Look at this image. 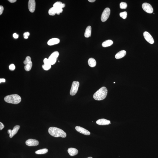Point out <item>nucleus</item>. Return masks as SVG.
Returning <instances> with one entry per match:
<instances>
[{"mask_svg":"<svg viewBox=\"0 0 158 158\" xmlns=\"http://www.w3.org/2000/svg\"><path fill=\"white\" fill-rule=\"evenodd\" d=\"M48 131L49 134L55 137H61L62 138H65L67 136L66 133L64 131L57 127H51L49 128Z\"/></svg>","mask_w":158,"mask_h":158,"instance_id":"f257e3e1","label":"nucleus"},{"mask_svg":"<svg viewBox=\"0 0 158 158\" xmlns=\"http://www.w3.org/2000/svg\"><path fill=\"white\" fill-rule=\"evenodd\" d=\"M108 94V90L105 87H102L95 93L93 97L97 101H101L104 99Z\"/></svg>","mask_w":158,"mask_h":158,"instance_id":"f03ea898","label":"nucleus"},{"mask_svg":"<svg viewBox=\"0 0 158 158\" xmlns=\"http://www.w3.org/2000/svg\"><path fill=\"white\" fill-rule=\"evenodd\" d=\"M4 100L7 103L17 104L21 102V98L19 95L14 94L6 96Z\"/></svg>","mask_w":158,"mask_h":158,"instance_id":"7ed1b4c3","label":"nucleus"},{"mask_svg":"<svg viewBox=\"0 0 158 158\" xmlns=\"http://www.w3.org/2000/svg\"><path fill=\"white\" fill-rule=\"evenodd\" d=\"M79 85V82L73 81V82L70 92L71 96H73L76 94L78 91Z\"/></svg>","mask_w":158,"mask_h":158,"instance_id":"20e7f679","label":"nucleus"},{"mask_svg":"<svg viewBox=\"0 0 158 158\" xmlns=\"http://www.w3.org/2000/svg\"><path fill=\"white\" fill-rule=\"evenodd\" d=\"M24 63L25 65L24 69L27 72L30 71L32 68V65L31 57L29 56L27 57L24 61Z\"/></svg>","mask_w":158,"mask_h":158,"instance_id":"39448f33","label":"nucleus"},{"mask_svg":"<svg viewBox=\"0 0 158 158\" xmlns=\"http://www.w3.org/2000/svg\"><path fill=\"white\" fill-rule=\"evenodd\" d=\"M59 55L58 52L56 51L53 53L49 57L48 59L51 65L55 64L56 63L57 60Z\"/></svg>","mask_w":158,"mask_h":158,"instance_id":"423d86ee","label":"nucleus"},{"mask_svg":"<svg viewBox=\"0 0 158 158\" xmlns=\"http://www.w3.org/2000/svg\"><path fill=\"white\" fill-rule=\"evenodd\" d=\"M110 13V10L109 8H106L103 11L101 19L102 22H105L108 20L109 16Z\"/></svg>","mask_w":158,"mask_h":158,"instance_id":"0eeeda50","label":"nucleus"},{"mask_svg":"<svg viewBox=\"0 0 158 158\" xmlns=\"http://www.w3.org/2000/svg\"><path fill=\"white\" fill-rule=\"evenodd\" d=\"M142 8L145 11L149 14H151L154 11L152 7L149 3H143L142 5Z\"/></svg>","mask_w":158,"mask_h":158,"instance_id":"6e6552de","label":"nucleus"},{"mask_svg":"<svg viewBox=\"0 0 158 158\" xmlns=\"http://www.w3.org/2000/svg\"><path fill=\"white\" fill-rule=\"evenodd\" d=\"M143 35L145 39L148 43L150 44H154V38L149 32L147 31H145L143 33Z\"/></svg>","mask_w":158,"mask_h":158,"instance_id":"1a4fd4ad","label":"nucleus"},{"mask_svg":"<svg viewBox=\"0 0 158 158\" xmlns=\"http://www.w3.org/2000/svg\"><path fill=\"white\" fill-rule=\"evenodd\" d=\"M36 2L35 0H30L28 4L29 10L31 13L34 12L36 9Z\"/></svg>","mask_w":158,"mask_h":158,"instance_id":"9d476101","label":"nucleus"},{"mask_svg":"<svg viewBox=\"0 0 158 158\" xmlns=\"http://www.w3.org/2000/svg\"><path fill=\"white\" fill-rule=\"evenodd\" d=\"M39 142L36 140L29 139L26 141V144L29 146H35L39 144Z\"/></svg>","mask_w":158,"mask_h":158,"instance_id":"9b49d317","label":"nucleus"},{"mask_svg":"<svg viewBox=\"0 0 158 158\" xmlns=\"http://www.w3.org/2000/svg\"><path fill=\"white\" fill-rule=\"evenodd\" d=\"M75 129L78 132L84 135H89L90 134V132L89 131L83 128V127H80V126H76Z\"/></svg>","mask_w":158,"mask_h":158,"instance_id":"f8f14e48","label":"nucleus"},{"mask_svg":"<svg viewBox=\"0 0 158 158\" xmlns=\"http://www.w3.org/2000/svg\"><path fill=\"white\" fill-rule=\"evenodd\" d=\"M96 123L97 125H108L111 123L110 121L104 119H98L96 121Z\"/></svg>","mask_w":158,"mask_h":158,"instance_id":"ddd939ff","label":"nucleus"},{"mask_svg":"<svg viewBox=\"0 0 158 158\" xmlns=\"http://www.w3.org/2000/svg\"><path fill=\"white\" fill-rule=\"evenodd\" d=\"M60 40L57 38H53L49 40L48 42V44L49 46L55 45L60 43Z\"/></svg>","mask_w":158,"mask_h":158,"instance_id":"4468645a","label":"nucleus"},{"mask_svg":"<svg viewBox=\"0 0 158 158\" xmlns=\"http://www.w3.org/2000/svg\"><path fill=\"white\" fill-rule=\"evenodd\" d=\"M126 54V52L125 50H122L118 53L115 55V58L117 59H119L124 57Z\"/></svg>","mask_w":158,"mask_h":158,"instance_id":"2eb2a0df","label":"nucleus"},{"mask_svg":"<svg viewBox=\"0 0 158 158\" xmlns=\"http://www.w3.org/2000/svg\"><path fill=\"white\" fill-rule=\"evenodd\" d=\"M68 152L71 156H73L77 155L78 153L77 150L74 148H69L68 150Z\"/></svg>","mask_w":158,"mask_h":158,"instance_id":"dca6fc26","label":"nucleus"},{"mask_svg":"<svg viewBox=\"0 0 158 158\" xmlns=\"http://www.w3.org/2000/svg\"><path fill=\"white\" fill-rule=\"evenodd\" d=\"M20 128V126L18 125H16L14 126L13 130H12L11 133L9 134V137L10 138H12L14 135L16 134Z\"/></svg>","mask_w":158,"mask_h":158,"instance_id":"f3484780","label":"nucleus"},{"mask_svg":"<svg viewBox=\"0 0 158 158\" xmlns=\"http://www.w3.org/2000/svg\"><path fill=\"white\" fill-rule=\"evenodd\" d=\"M91 27L90 26H88L85 29V32L84 33V36L85 38H89L91 36Z\"/></svg>","mask_w":158,"mask_h":158,"instance_id":"a211bd4d","label":"nucleus"},{"mask_svg":"<svg viewBox=\"0 0 158 158\" xmlns=\"http://www.w3.org/2000/svg\"><path fill=\"white\" fill-rule=\"evenodd\" d=\"M88 63L90 67H93L96 66V60L94 59L91 58H89L88 61Z\"/></svg>","mask_w":158,"mask_h":158,"instance_id":"6ab92c4d","label":"nucleus"},{"mask_svg":"<svg viewBox=\"0 0 158 158\" xmlns=\"http://www.w3.org/2000/svg\"><path fill=\"white\" fill-rule=\"evenodd\" d=\"M113 42L111 40H108L105 41L102 44V46L106 48L110 46L113 44Z\"/></svg>","mask_w":158,"mask_h":158,"instance_id":"aec40b11","label":"nucleus"},{"mask_svg":"<svg viewBox=\"0 0 158 158\" xmlns=\"http://www.w3.org/2000/svg\"><path fill=\"white\" fill-rule=\"evenodd\" d=\"M65 4L62 3L60 2H55L53 5V7L57 8H65Z\"/></svg>","mask_w":158,"mask_h":158,"instance_id":"412c9836","label":"nucleus"},{"mask_svg":"<svg viewBox=\"0 0 158 158\" xmlns=\"http://www.w3.org/2000/svg\"><path fill=\"white\" fill-rule=\"evenodd\" d=\"M57 8L54 7L51 8L49 11V14L51 16H54L57 13Z\"/></svg>","mask_w":158,"mask_h":158,"instance_id":"4be33fe9","label":"nucleus"},{"mask_svg":"<svg viewBox=\"0 0 158 158\" xmlns=\"http://www.w3.org/2000/svg\"><path fill=\"white\" fill-rule=\"evenodd\" d=\"M48 151V150L46 148L39 150L36 151L35 153L37 154H46Z\"/></svg>","mask_w":158,"mask_h":158,"instance_id":"5701e85b","label":"nucleus"},{"mask_svg":"<svg viewBox=\"0 0 158 158\" xmlns=\"http://www.w3.org/2000/svg\"><path fill=\"white\" fill-rule=\"evenodd\" d=\"M43 69L46 71H48L51 68V65L50 64H44L42 66Z\"/></svg>","mask_w":158,"mask_h":158,"instance_id":"b1692460","label":"nucleus"},{"mask_svg":"<svg viewBox=\"0 0 158 158\" xmlns=\"http://www.w3.org/2000/svg\"><path fill=\"white\" fill-rule=\"evenodd\" d=\"M127 7V4L126 2H122L120 4V8L121 9H126Z\"/></svg>","mask_w":158,"mask_h":158,"instance_id":"393cba45","label":"nucleus"},{"mask_svg":"<svg viewBox=\"0 0 158 158\" xmlns=\"http://www.w3.org/2000/svg\"><path fill=\"white\" fill-rule=\"evenodd\" d=\"M119 15L123 19H126L127 17V13L126 12H121L119 14Z\"/></svg>","mask_w":158,"mask_h":158,"instance_id":"a878e982","label":"nucleus"},{"mask_svg":"<svg viewBox=\"0 0 158 158\" xmlns=\"http://www.w3.org/2000/svg\"><path fill=\"white\" fill-rule=\"evenodd\" d=\"M15 68L16 67L15 65L13 64H11L9 66V69L12 71L14 70L15 69Z\"/></svg>","mask_w":158,"mask_h":158,"instance_id":"bb28decb","label":"nucleus"},{"mask_svg":"<svg viewBox=\"0 0 158 158\" xmlns=\"http://www.w3.org/2000/svg\"><path fill=\"white\" fill-rule=\"evenodd\" d=\"M43 62H44V64H50L49 59L47 58H45L44 59V60H43Z\"/></svg>","mask_w":158,"mask_h":158,"instance_id":"cd10ccee","label":"nucleus"},{"mask_svg":"<svg viewBox=\"0 0 158 158\" xmlns=\"http://www.w3.org/2000/svg\"><path fill=\"white\" fill-rule=\"evenodd\" d=\"M4 9V7L2 6H0V15H1L3 13Z\"/></svg>","mask_w":158,"mask_h":158,"instance_id":"c85d7f7f","label":"nucleus"},{"mask_svg":"<svg viewBox=\"0 0 158 158\" xmlns=\"http://www.w3.org/2000/svg\"><path fill=\"white\" fill-rule=\"evenodd\" d=\"M13 37L14 38L17 39V38H18L19 35H18L16 33H15L13 34Z\"/></svg>","mask_w":158,"mask_h":158,"instance_id":"c756f323","label":"nucleus"},{"mask_svg":"<svg viewBox=\"0 0 158 158\" xmlns=\"http://www.w3.org/2000/svg\"><path fill=\"white\" fill-rule=\"evenodd\" d=\"M4 125L1 122H0V130H2L4 128Z\"/></svg>","mask_w":158,"mask_h":158,"instance_id":"7c9ffc66","label":"nucleus"},{"mask_svg":"<svg viewBox=\"0 0 158 158\" xmlns=\"http://www.w3.org/2000/svg\"><path fill=\"white\" fill-rule=\"evenodd\" d=\"M24 36H28L30 35V33L29 32H25L23 34Z\"/></svg>","mask_w":158,"mask_h":158,"instance_id":"2f4dec72","label":"nucleus"},{"mask_svg":"<svg viewBox=\"0 0 158 158\" xmlns=\"http://www.w3.org/2000/svg\"><path fill=\"white\" fill-rule=\"evenodd\" d=\"M5 79H0V83L2 82H5Z\"/></svg>","mask_w":158,"mask_h":158,"instance_id":"473e14b6","label":"nucleus"},{"mask_svg":"<svg viewBox=\"0 0 158 158\" xmlns=\"http://www.w3.org/2000/svg\"><path fill=\"white\" fill-rule=\"evenodd\" d=\"M8 1L12 3H14L16 2V0H9Z\"/></svg>","mask_w":158,"mask_h":158,"instance_id":"72a5a7b5","label":"nucleus"},{"mask_svg":"<svg viewBox=\"0 0 158 158\" xmlns=\"http://www.w3.org/2000/svg\"><path fill=\"white\" fill-rule=\"evenodd\" d=\"M12 131V130H8V133L9 134H10L11 133Z\"/></svg>","mask_w":158,"mask_h":158,"instance_id":"f704fd0d","label":"nucleus"},{"mask_svg":"<svg viewBox=\"0 0 158 158\" xmlns=\"http://www.w3.org/2000/svg\"><path fill=\"white\" fill-rule=\"evenodd\" d=\"M88 1L90 2H94L96 0H89Z\"/></svg>","mask_w":158,"mask_h":158,"instance_id":"c9c22d12","label":"nucleus"},{"mask_svg":"<svg viewBox=\"0 0 158 158\" xmlns=\"http://www.w3.org/2000/svg\"><path fill=\"white\" fill-rule=\"evenodd\" d=\"M24 38H25L26 39H27L28 38V37L27 36H24Z\"/></svg>","mask_w":158,"mask_h":158,"instance_id":"e433bc0d","label":"nucleus"},{"mask_svg":"<svg viewBox=\"0 0 158 158\" xmlns=\"http://www.w3.org/2000/svg\"><path fill=\"white\" fill-rule=\"evenodd\" d=\"M93 158L92 157H89V158Z\"/></svg>","mask_w":158,"mask_h":158,"instance_id":"4c0bfd02","label":"nucleus"},{"mask_svg":"<svg viewBox=\"0 0 158 158\" xmlns=\"http://www.w3.org/2000/svg\"><path fill=\"white\" fill-rule=\"evenodd\" d=\"M114 84H115V82H114Z\"/></svg>","mask_w":158,"mask_h":158,"instance_id":"58836bf2","label":"nucleus"}]
</instances>
